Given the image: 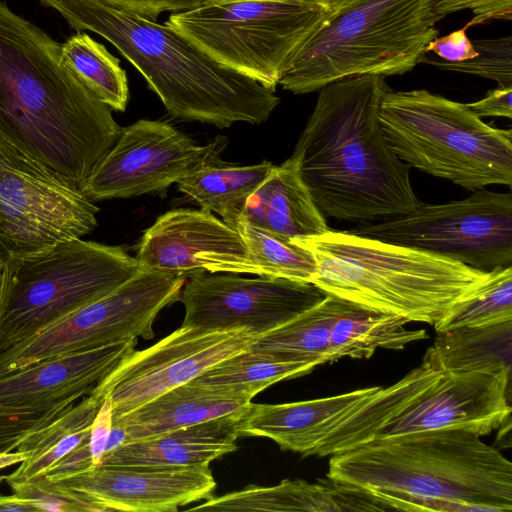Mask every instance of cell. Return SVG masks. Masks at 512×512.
Wrapping results in <instances>:
<instances>
[{"instance_id":"cell-42","label":"cell","mask_w":512,"mask_h":512,"mask_svg":"<svg viewBox=\"0 0 512 512\" xmlns=\"http://www.w3.org/2000/svg\"><path fill=\"white\" fill-rule=\"evenodd\" d=\"M323 6L332 15L357 0H311Z\"/></svg>"},{"instance_id":"cell-17","label":"cell","mask_w":512,"mask_h":512,"mask_svg":"<svg viewBox=\"0 0 512 512\" xmlns=\"http://www.w3.org/2000/svg\"><path fill=\"white\" fill-rule=\"evenodd\" d=\"M135 257L142 267L184 278L206 272L263 276L237 230L202 209L161 215L144 232Z\"/></svg>"},{"instance_id":"cell-1","label":"cell","mask_w":512,"mask_h":512,"mask_svg":"<svg viewBox=\"0 0 512 512\" xmlns=\"http://www.w3.org/2000/svg\"><path fill=\"white\" fill-rule=\"evenodd\" d=\"M121 130L65 65L61 44L0 1V134L84 193Z\"/></svg>"},{"instance_id":"cell-5","label":"cell","mask_w":512,"mask_h":512,"mask_svg":"<svg viewBox=\"0 0 512 512\" xmlns=\"http://www.w3.org/2000/svg\"><path fill=\"white\" fill-rule=\"evenodd\" d=\"M291 241L316 263L312 282L329 295L437 326L487 271L424 250L330 229Z\"/></svg>"},{"instance_id":"cell-36","label":"cell","mask_w":512,"mask_h":512,"mask_svg":"<svg viewBox=\"0 0 512 512\" xmlns=\"http://www.w3.org/2000/svg\"><path fill=\"white\" fill-rule=\"evenodd\" d=\"M463 10L473 14L467 28L491 20H511L512 0H432V13L437 21Z\"/></svg>"},{"instance_id":"cell-11","label":"cell","mask_w":512,"mask_h":512,"mask_svg":"<svg viewBox=\"0 0 512 512\" xmlns=\"http://www.w3.org/2000/svg\"><path fill=\"white\" fill-rule=\"evenodd\" d=\"M185 279L142 267L104 297L0 352V376L68 353L153 338L156 316L179 300Z\"/></svg>"},{"instance_id":"cell-43","label":"cell","mask_w":512,"mask_h":512,"mask_svg":"<svg viewBox=\"0 0 512 512\" xmlns=\"http://www.w3.org/2000/svg\"><path fill=\"white\" fill-rule=\"evenodd\" d=\"M220 1H228V0H206L205 2H220Z\"/></svg>"},{"instance_id":"cell-33","label":"cell","mask_w":512,"mask_h":512,"mask_svg":"<svg viewBox=\"0 0 512 512\" xmlns=\"http://www.w3.org/2000/svg\"><path fill=\"white\" fill-rule=\"evenodd\" d=\"M477 55L470 60L448 62L425 53L419 63L484 77L498 86H512V36L472 40Z\"/></svg>"},{"instance_id":"cell-12","label":"cell","mask_w":512,"mask_h":512,"mask_svg":"<svg viewBox=\"0 0 512 512\" xmlns=\"http://www.w3.org/2000/svg\"><path fill=\"white\" fill-rule=\"evenodd\" d=\"M99 208L0 134V263L81 238Z\"/></svg>"},{"instance_id":"cell-6","label":"cell","mask_w":512,"mask_h":512,"mask_svg":"<svg viewBox=\"0 0 512 512\" xmlns=\"http://www.w3.org/2000/svg\"><path fill=\"white\" fill-rule=\"evenodd\" d=\"M432 0H357L297 50L279 84L294 94L360 75L411 71L438 36Z\"/></svg>"},{"instance_id":"cell-44","label":"cell","mask_w":512,"mask_h":512,"mask_svg":"<svg viewBox=\"0 0 512 512\" xmlns=\"http://www.w3.org/2000/svg\"><path fill=\"white\" fill-rule=\"evenodd\" d=\"M0 270H1V263H0Z\"/></svg>"},{"instance_id":"cell-24","label":"cell","mask_w":512,"mask_h":512,"mask_svg":"<svg viewBox=\"0 0 512 512\" xmlns=\"http://www.w3.org/2000/svg\"><path fill=\"white\" fill-rule=\"evenodd\" d=\"M104 400L105 396L94 387L49 423L28 434L16 449L26 459L5 475L4 481L11 484L44 476L50 467L89 439L93 420Z\"/></svg>"},{"instance_id":"cell-15","label":"cell","mask_w":512,"mask_h":512,"mask_svg":"<svg viewBox=\"0 0 512 512\" xmlns=\"http://www.w3.org/2000/svg\"><path fill=\"white\" fill-rule=\"evenodd\" d=\"M327 294L312 283L284 278L202 273L183 286L182 326L204 330L270 332L311 308Z\"/></svg>"},{"instance_id":"cell-9","label":"cell","mask_w":512,"mask_h":512,"mask_svg":"<svg viewBox=\"0 0 512 512\" xmlns=\"http://www.w3.org/2000/svg\"><path fill=\"white\" fill-rule=\"evenodd\" d=\"M332 14L311 0H228L165 24L219 65L276 91L292 57Z\"/></svg>"},{"instance_id":"cell-21","label":"cell","mask_w":512,"mask_h":512,"mask_svg":"<svg viewBox=\"0 0 512 512\" xmlns=\"http://www.w3.org/2000/svg\"><path fill=\"white\" fill-rule=\"evenodd\" d=\"M239 414L126 442L106 454L100 465L142 468L209 465L237 449Z\"/></svg>"},{"instance_id":"cell-14","label":"cell","mask_w":512,"mask_h":512,"mask_svg":"<svg viewBox=\"0 0 512 512\" xmlns=\"http://www.w3.org/2000/svg\"><path fill=\"white\" fill-rule=\"evenodd\" d=\"M227 142L218 136L198 145L166 122L138 120L122 127L115 145L89 178L84 194L94 202L163 191L219 157Z\"/></svg>"},{"instance_id":"cell-25","label":"cell","mask_w":512,"mask_h":512,"mask_svg":"<svg viewBox=\"0 0 512 512\" xmlns=\"http://www.w3.org/2000/svg\"><path fill=\"white\" fill-rule=\"evenodd\" d=\"M407 323L398 315L342 299L331 328L328 363L342 357L370 358L379 348L401 350L411 342L428 337L423 329H406Z\"/></svg>"},{"instance_id":"cell-23","label":"cell","mask_w":512,"mask_h":512,"mask_svg":"<svg viewBox=\"0 0 512 512\" xmlns=\"http://www.w3.org/2000/svg\"><path fill=\"white\" fill-rule=\"evenodd\" d=\"M249 402L189 382L113 419V425L125 431L126 443L239 414Z\"/></svg>"},{"instance_id":"cell-41","label":"cell","mask_w":512,"mask_h":512,"mask_svg":"<svg viewBox=\"0 0 512 512\" xmlns=\"http://www.w3.org/2000/svg\"><path fill=\"white\" fill-rule=\"evenodd\" d=\"M36 512L35 509L26 501L18 498L13 493L11 495L0 494V512Z\"/></svg>"},{"instance_id":"cell-16","label":"cell","mask_w":512,"mask_h":512,"mask_svg":"<svg viewBox=\"0 0 512 512\" xmlns=\"http://www.w3.org/2000/svg\"><path fill=\"white\" fill-rule=\"evenodd\" d=\"M510 398L508 375L441 372L382 425L369 442L442 429L487 435L510 419Z\"/></svg>"},{"instance_id":"cell-32","label":"cell","mask_w":512,"mask_h":512,"mask_svg":"<svg viewBox=\"0 0 512 512\" xmlns=\"http://www.w3.org/2000/svg\"><path fill=\"white\" fill-rule=\"evenodd\" d=\"M263 276L312 283L316 263L312 254L291 240L274 235L244 220L234 227Z\"/></svg>"},{"instance_id":"cell-20","label":"cell","mask_w":512,"mask_h":512,"mask_svg":"<svg viewBox=\"0 0 512 512\" xmlns=\"http://www.w3.org/2000/svg\"><path fill=\"white\" fill-rule=\"evenodd\" d=\"M380 387L284 404L249 402L238 417L239 436L267 437L282 450L309 456L332 430Z\"/></svg>"},{"instance_id":"cell-34","label":"cell","mask_w":512,"mask_h":512,"mask_svg":"<svg viewBox=\"0 0 512 512\" xmlns=\"http://www.w3.org/2000/svg\"><path fill=\"white\" fill-rule=\"evenodd\" d=\"M8 485L14 495L26 501L36 512H106L104 507L87 496L46 476Z\"/></svg>"},{"instance_id":"cell-8","label":"cell","mask_w":512,"mask_h":512,"mask_svg":"<svg viewBox=\"0 0 512 512\" xmlns=\"http://www.w3.org/2000/svg\"><path fill=\"white\" fill-rule=\"evenodd\" d=\"M141 268L122 247L81 238L7 258L0 270V352L104 297Z\"/></svg>"},{"instance_id":"cell-26","label":"cell","mask_w":512,"mask_h":512,"mask_svg":"<svg viewBox=\"0 0 512 512\" xmlns=\"http://www.w3.org/2000/svg\"><path fill=\"white\" fill-rule=\"evenodd\" d=\"M422 363L441 372L482 371L511 377L512 321L437 333Z\"/></svg>"},{"instance_id":"cell-3","label":"cell","mask_w":512,"mask_h":512,"mask_svg":"<svg viewBox=\"0 0 512 512\" xmlns=\"http://www.w3.org/2000/svg\"><path fill=\"white\" fill-rule=\"evenodd\" d=\"M327 477L371 492L392 510H512V463L461 429L371 441L333 454Z\"/></svg>"},{"instance_id":"cell-31","label":"cell","mask_w":512,"mask_h":512,"mask_svg":"<svg viewBox=\"0 0 512 512\" xmlns=\"http://www.w3.org/2000/svg\"><path fill=\"white\" fill-rule=\"evenodd\" d=\"M512 321V265L487 271L434 327L437 333Z\"/></svg>"},{"instance_id":"cell-2","label":"cell","mask_w":512,"mask_h":512,"mask_svg":"<svg viewBox=\"0 0 512 512\" xmlns=\"http://www.w3.org/2000/svg\"><path fill=\"white\" fill-rule=\"evenodd\" d=\"M381 75H360L320 88L295 146L302 181L323 215L368 223L417 208L409 167L392 151L378 119Z\"/></svg>"},{"instance_id":"cell-39","label":"cell","mask_w":512,"mask_h":512,"mask_svg":"<svg viewBox=\"0 0 512 512\" xmlns=\"http://www.w3.org/2000/svg\"><path fill=\"white\" fill-rule=\"evenodd\" d=\"M112 423L111 402L105 397V400L93 420L88 442L93 467L101 464L112 429Z\"/></svg>"},{"instance_id":"cell-19","label":"cell","mask_w":512,"mask_h":512,"mask_svg":"<svg viewBox=\"0 0 512 512\" xmlns=\"http://www.w3.org/2000/svg\"><path fill=\"white\" fill-rule=\"evenodd\" d=\"M137 338L41 360L0 376V405L14 411L62 410L88 395L136 347Z\"/></svg>"},{"instance_id":"cell-29","label":"cell","mask_w":512,"mask_h":512,"mask_svg":"<svg viewBox=\"0 0 512 512\" xmlns=\"http://www.w3.org/2000/svg\"><path fill=\"white\" fill-rule=\"evenodd\" d=\"M342 299H324L280 327L263 334L250 349L328 363L330 333Z\"/></svg>"},{"instance_id":"cell-27","label":"cell","mask_w":512,"mask_h":512,"mask_svg":"<svg viewBox=\"0 0 512 512\" xmlns=\"http://www.w3.org/2000/svg\"><path fill=\"white\" fill-rule=\"evenodd\" d=\"M274 165L263 161L239 166L216 157L177 182L180 192L206 212H216L233 228L241 220L249 196Z\"/></svg>"},{"instance_id":"cell-30","label":"cell","mask_w":512,"mask_h":512,"mask_svg":"<svg viewBox=\"0 0 512 512\" xmlns=\"http://www.w3.org/2000/svg\"><path fill=\"white\" fill-rule=\"evenodd\" d=\"M65 65L111 110L125 111L129 99L128 80L120 60L84 32L61 44Z\"/></svg>"},{"instance_id":"cell-40","label":"cell","mask_w":512,"mask_h":512,"mask_svg":"<svg viewBox=\"0 0 512 512\" xmlns=\"http://www.w3.org/2000/svg\"><path fill=\"white\" fill-rule=\"evenodd\" d=\"M479 117H512V86H497L482 99L467 104Z\"/></svg>"},{"instance_id":"cell-22","label":"cell","mask_w":512,"mask_h":512,"mask_svg":"<svg viewBox=\"0 0 512 512\" xmlns=\"http://www.w3.org/2000/svg\"><path fill=\"white\" fill-rule=\"evenodd\" d=\"M241 219L287 240L316 236L329 230L292 156L272 167L249 196Z\"/></svg>"},{"instance_id":"cell-35","label":"cell","mask_w":512,"mask_h":512,"mask_svg":"<svg viewBox=\"0 0 512 512\" xmlns=\"http://www.w3.org/2000/svg\"><path fill=\"white\" fill-rule=\"evenodd\" d=\"M62 410L21 412L0 405V471L24 461L25 455L16 450L19 444L32 431L53 420ZM4 477L0 475V483Z\"/></svg>"},{"instance_id":"cell-38","label":"cell","mask_w":512,"mask_h":512,"mask_svg":"<svg viewBox=\"0 0 512 512\" xmlns=\"http://www.w3.org/2000/svg\"><path fill=\"white\" fill-rule=\"evenodd\" d=\"M113 6L126 9L156 20L163 12H180L202 5L206 0H103Z\"/></svg>"},{"instance_id":"cell-4","label":"cell","mask_w":512,"mask_h":512,"mask_svg":"<svg viewBox=\"0 0 512 512\" xmlns=\"http://www.w3.org/2000/svg\"><path fill=\"white\" fill-rule=\"evenodd\" d=\"M78 32L109 41L144 77L169 115L227 128L260 124L280 102L275 91L227 69L165 23L103 0H39Z\"/></svg>"},{"instance_id":"cell-7","label":"cell","mask_w":512,"mask_h":512,"mask_svg":"<svg viewBox=\"0 0 512 512\" xmlns=\"http://www.w3.org/2000/svg\"><path fill=\"white\" fill-rule=\"evenodd\" d=\"M378 119L395 155L417 168L475 191L512 186V131L483 122L467 104L425 89L383 94Z\"/></svg>"},{"instance_id":"cell-13","label":"cell","mask_w":512,"mask_h":512,"mask_svg":"<svg viewBox=\"0 0 512 512\" xmlns=\"http://www.w3.org/2000/svg\"><path fill=\"white\" fill-rule=\"evenodd\" d=\"M260 337L248 329L204 330L181 325L156 344L123 358L95 389L110 400L113 419H117L249 349Z\"/></svg>"},{"instance_id":"cell-37","label":"cell","mask_w":512,"mask_h":512,"mask_svg":"<svg viewBox=\"0 0 512 512\" xmlns=\"http://www.w3.org/2000/svg\"><path fill=\"white\" fill-rule=\"evenodd\" d=\"M467 27L455 30L443 37L431 40L426 53H434L438 58L448 62H461L473 59L477 55L472 40L466 34Z\"/></svg>"},{"instance_id":"cell-10","label":"cell","mask_w":512,"mask_h":512,"mask_svg":"<svg viewBox=\"0 0 512 512\" xmlns=\"http://www.w3.org/2000/svg\"><path fill=\"white\" fill-rule=\"evenodd\" d=\"M348 232L489 271L512 265V194L478 189L459 201L421 202L409 213Z\"/></svg>"},{"instance_id":"cell-28","label":"cell","mask_w":512,"mask_h":512,"mask_svg":"<svg viewBox=\"0 0 512 512\" xmlns=\"http://www.w3.org/2000/svg\"><path fill=\"white\" fill-rule=\"evenodd\" d=\"M318 361L247 349L206 370L193 383L247 401L282 380L310 373Z\"/></svg>"},{"instance_id":"cell-18","label":"cell","mask_w":512,"mask_h":512,"mask_svg":"<svg viewBox=\"0 0 512 512\" xmlns=\"http://www.w3.org/2000/svg\"><path fill=\"white\" fill-rule=\"evenodd\" d=\"M52 480V479H51ZM108 511L172 512L213 496L209 465L142 468L98 465L54 480Z\"/></svg>"}]
</instances>
